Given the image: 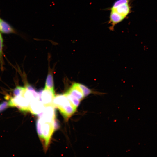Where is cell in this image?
<instances>
[{
	"label": "cell",
	"instance_id": "6da1fadb",
	"mask_svg": "<svg viewBox=\"0 0 157 157\" xmlns=\"http://www.w3.org/2000/svg\"><path fill=\"white\" fill-rule=\"evenodd\" d=\"M131 0H116L110 8L109 29L114 30L115 25L122 22L130 13Z\"/></svg>",
	"mask_w": 157,
	"mask_h": 157
},
{
	"label": "cell",
	"instance_id": "ba28073f",
	"mask_svg": "<svg viewBox=\"0 0 157 157\" xmlns=\"http://www.w3.org/2000/svg\"><path fill=\"white\" fill-rule=\"evenodd\" d=\"M73 96L81 101L84 97L77 83H74L66 92Z\"/></svg>",
	"mask_w": 157,
	"mask_h": 157
},
{
	"label": "cell",
	"instance_id": "2e32d148",
	"mask_svg": "<svg viewBox=\"0 0 157 157\" xmlns=\"http://www.w3.org/2000/svg\"><path fill=\"white\" fill-rule=\"evenodd\" d=\"M9 106L8 102L3 101L0 104V113L3 111Z\"/></svg>",
	"mask_w": 157,
	"mask_h": 157
},
{
	"label": "cell",
	"instance_id": "5b68a950",
	"mask_svg": "<svg viewBox=\"0 0 157 157\" xmlns=\"http://www.w3.org/2000/svg\"><path fill=\"white\" fill-rule=\"evenodd\" d=\"M38 115L43 122H54L56 118L55 106L53 104L44 106L43 112Z\"/></svg>",
	"mask_w": 157,
	"mask_h": 157
},
{
	"label": "cell",
	"instance_id": "5bb4252c",
	"mask_svg": "<svg viewBox=\"0 0 157 157\" xmlns=\"http://www.w3.org/2000/svg\"><path fill=\"white\" fill-rule=\"evenodd\" d=\"M26 89V87H17L14 90L13 93L15 96H17L22 94Z\"/></svg>",
	"mask_w": 157,
	"mask_h": 157
},
{
	"label": "cell",
	"instance_id": "7c38bea8",
	"mask_svg": "<svg viewBox=\"0 0 157 157\" xmlns=\"http://www.w3.org/2000/svg\"><path fill=\"white\" fill-rule=\"evenodd\" d=\"M3 40L0 33V68L1 71L4 69V61L3 57Z\"/></svg>",
	"mask_w": 157,
	"mask_h": 157
},
{
	"label": "cell",
	"instance_id": "8fae6325",
	"mask_svg": "<svg viewBox=\"0 0 157 157\" xmlns=\"http://www.w3.org/2000/svg\"><path fill=\"white\" fill-rule=\"evenodd\" d=\"M77 84L82 91L84 97L91 94H98L97 92L94 91L83 84L78 83H77Z\"/></svg>",
	"mask_w": 157,
	"mask_h": 157
},
{
	"label": "cell",
	"instance_id": "52a82bcc",
	"mask_svg": "<svg viewBox=\"0 0 157 157\" xmlns=\"http://www.w3.org/2000/svg\"><path fill=\"white\" fill-rule=\"evenodd\" d=\"M44 106L39 99H35L30 102L29 111L32 114L38 115L42 113Z\"/></svg>",
	"mask_w": 157,
	"mask_h": 157
},
{
	"label": "cell",
	"instance_id": "9c48e42d",
	"mask_svg": "<svg viewBox=\"0 0 157 157\" xmlns=\"http://www.w3.org/2000/svg\"><path fill=\"white\" fill-rule=\"evenodd\" d=\"M0 31L3 33H9L14 32L10 26L5 21L1 19Z\"/></svg>",
	"mask_w": 157,
	"mask_h": 157
},
{
	"label": "cell",
	"instance_id": "9a60e30c",
	"mask_svg": "<svg viewBox=\"0 0 157 157\" xmlns=\"http://www.w3.org/2000/svg\"><path fill=\"white\" fill-rule=\"evenodd\" d=\"M42 122V121L40 117H39L37 120L36 125L38 134L41 140L42 138L41 133Z\"/></svg>",
	"mask_w": 157,
	"mask_h": 157
},
{
	"label": "cell",
	"instance_id": "7a4b0ae2",
	"mask_svg": "<svg viewBox=\"0 0 157 157\" xmlns=\"http://www.w3.org/2000/svg\"><path fill=\"white\" fill-rule=\"evenodd\" d=\"M53 104L58 109L64 117L66 119L69 118L76 109L65 94H58L54 97Z\"/></svg>",
	"mask_w": 157,
	"mask_h": 157
},
{
	"label": "cell",
	"instance_id": "4fadbf2b",
	"mask_svg": "<svg viewBox=\"0 0 157 157\" xmlns=\"http://www.w3.org/2000/svg\"><path fill=\"white\" fill-rule=\"evenodd\" d=\"M65 94L72 104L77 108L79 106L81 101L70 94L66 93H65Z\"/></svg>",
	"mask_w": 157,
	"mask_h": 157
},
{
	"label": "cell",
	"instance_id": "30bf717a",
	"mask_svg": "<svg viewBox=\"0 0 157 157\" xmlns=\"http://www.w3.org/2000/svg\"><path fill=\"white\" fill-rule=\"evenodd\" d=\"M54 84L53 75L51 72H49L46 79L45 88L54 90Z\"/></svg>",
	"mask_w": 157,
	"mask_h": 157
},
{
	"label": "cell",
	"instance_id": "8992f818",
	"mask_svg": "<svg viewBox=\"0 0 157 157\" xmlns=\"http://www.w3.org/2000/svg\"><path fill=\"white\" fill-rule=\"evenodd\" d=\"M39 100L44 106L53 104L55 97L54 90L45 88L39 92Z\"/></svg>",
	"mask_w": 157,
	"mask_h": 157
},
{
	"label": "cell",
	"instance_id": "277c9868",
	"mask_svg": "<svg viewBox=\"0 0 157 157\" xmlns=\"http://www.w3.org/2000/svg\"><path fill=\"white\" fill-rule=\"evenodd\" d=\"M8 102L9 106L16 107L23 112L29 111L30 102L23 94L12 98Z\"/></svg>",
	"mask_w": 157,
	"mask_h": 157
},
{
	"label": "cell",
	"instance_id": "3957f363",
	"mask_svg": "<svg viewBox=\"0 0 157 157\" xmlns=\"http://www.w3.org/2000/svg\"><path fill=\"white\" fill-rule=\"evenodd\" d=\"M41 140L44 142L45 150L48 148L51 136L55 129L54 122H43L42 120Z\"/></svg>",
	"mask_w": 157,
	"mask_h": 157
},
{
	"label": "cell",
	"instance_id": "e0dca14e",
	"mask_svg": "<svg viewBox=\"0 0 157 157\" xmlns=\"http://www.w3.org/2000/svg\"><path fill=\"white\" fill-rule=\"evenodd\" d=\"M1 19H0V30Z\"/></svg>",
	"mask_w": 157,
	"mask_h": 157
}]
</instances>
